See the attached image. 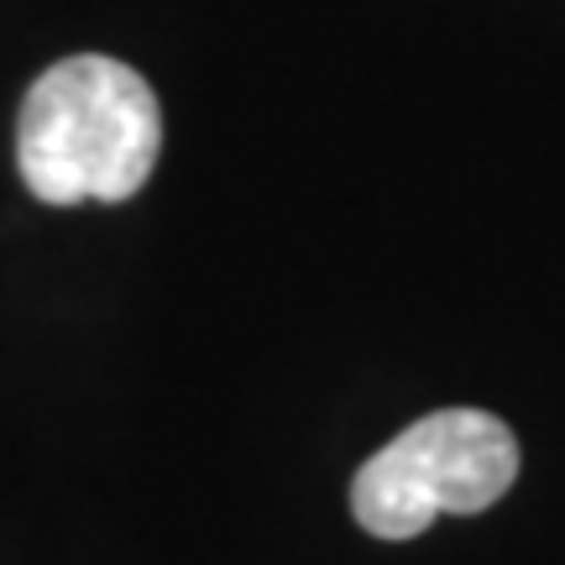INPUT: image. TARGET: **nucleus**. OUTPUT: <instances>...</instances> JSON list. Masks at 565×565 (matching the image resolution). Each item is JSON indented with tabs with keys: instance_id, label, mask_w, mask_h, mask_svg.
Returning <instances> with one entry per match:
<instances>
[{
	"instance_id": "nucleus-1",
	"label": "nucleus",
	"mask_w": 565,
	"mask_h": 565,
	"mask_svg": "<svg viewBox=\"0 0 565 565\" xmlns=\"http://www.w3.org/2000/svg\"><path fill=\"white\" fill-rule=\"evenodd\" d=\"M158 147V95L121 58H63L21 100L17 168L42 204L131 200L152 179Z\"/></svg>"
},
{
	"instance_id": "nucleus-2",
	"label": "nucleus",
	"mask_w": 565,
	"mask_h": 565,
	"mask_svg": "<svg viewBox=\"0 0 565 565\" xmlns=\"http://www.w3.org/2000/svg\"><path fill=\"white\" fill-rule=\"evenodd\" d=\"M519 477V440L487 408H440L408 424L351 482L356 524L377 540H414L440 513H482Z\"/></svg>"
}]
</instances>
